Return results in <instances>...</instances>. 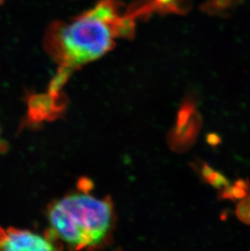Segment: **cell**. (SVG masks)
I'll list each match as a JSON object with an SVG mask.
<instances>
[{
    "instance_id": "6da1fadb",
    "label": "cell",
    "mask_w": 250,
    "mask_h": 251,
    "mask_svg": "<svg viewBox=\"0 0 250 251\" xmlns=\"http://www.w3.org/2000/svg\"><path fill=\"white\" fill-rule=\"evenodd\" d=\"M154 10L150 0H140L126 8L120 0H100L73 19L53 22L43 38L46 51L59 66L49 92H61L74 72L103 56L119 39L131 38L137 20Z\"/></svg>"
},
{
    "instance_id": "7a4b0ae2",
    "label": "cell",
    "mask_w": 250,
    "mask_h": 251,
    "mask_svg": "<svg viewBox=\"0 0 250 251\" xmlns=\"http://www.w3.org/2000/svg\"><path fill=\"white\" fill-rule=\"evenodd\" d=\"M51 232L76 249L95 247L111 229L112 206L106 199L88 194H72L54 201L48 208Z\"/></svg>"
},
{
    "instance_id": "3957f363",
    "label": "cell",
    "mask_w": 250,
    "mask_h": 251,
    "mask_svg": "<svg viewBox=\"0 0 250 251\" xmlns=\"http://www.w3.org/2000/svg\"><path fill=\"white\" fill-rule=\"evenodd\" d=\"M0 251H59L50 234L0 227Z\"/></svg>"
},
{
    "instance_id": "277c9868",
    "label": "cell",
    "mask_w": 250,
    "mask_h": 251,
    "mask_svg": "<svg viewBox=\"0 0 250 251\" xmlns=\"http://www.w3.org/2000/svg\"><path fill=\"white\" fill-rule=\"evenodd\" d=\"M28 112L26 123L35 126L44 121L54 120L64 109V97L62 95L48 94L33 95L28 98Z\"/></svg>"
},
{
    "instance_id": "5b68a950",
    "label": "cell",
    "mask_w": 250,
    "mask_h": 251,
    "mask_svg": "<svg viewBox=\"0 0 250 251\" xmlns=\"http://www.w3.org/2000/svg\"><path fill=\"white\" fill-rule=\"evenodd\" d=\"M159 12H184L189 8V0H152Z\"/></svg>"
},
{
    "instance_id": "8992f818",
    "label": "cell",
    "mask_w": 250,
    "mask_h": 251,
    "mask_svg": "<svg viewBox=\"0 0 250 251\" xmlns=\"http://www.w3.org/2000/svg\"><path fill=\"white\" fill-rule=\"evenodd\" d=\"M236 215L239 221L250 226V195L237 203Z\"/></svg>"
},
{
    "instance_id": "52a82bcc",
    "label": "cell",
    "mask_w": 250,
    "mask_h": 251,
    "mask_svg": "<svg viewBox=\"0 0 250 251\" xmlns=\"http://www.w3.org/2000/svg\"><path fill=\"white\" fill-rule=\"evenodd\" d=\"M239 0H209L205 7L211 11L215 10H223L229 7V5L236 2Z\"/></svg>"
},
{
    "instance_id": "ba28073f",
    "label": "cell",
    "mask_w": 250,
    "mask_h": 251,
    "mask_svg": "<svg viewBox=\"0 0 250 251\" xmlns=\"http://www.w3.org/2000/svg\"><path fill=\"white\" fill-rule=\"evenodd\" d=\"M219 199L236 201V199H234L233 195H232V185H228L220 190V194H219Z\"/></svg>"
},
{
    "instance_id": "9c48e42d",
    "label": "cell",
    "mask_w": 250,
    "mask_h": 251,
    "mask_svg": "<svg viewBox=\"0 0 250 251\" xmlns=\"http://www.w3.org/2000/svg\"><path fill=\"white\" fill-rule=\"evenodd\" d=\"M232 195H233L234 199H236V201H237V200L245 199L250 194H249L248 190L233 185H232Z\"/></svg>"
},
{
    "instance_id": "30bf717a",
    "label": "cell",
    "mask_w": 250,
    "mask_h": 251,
    "mask_svg": "<svg viewBox=\"0 0 250 251\" xmlns=\"http://www.w3.org/2000/svg\"><path fill=\"white\" fill-rule=\"evenodd\" d=\"M234 185L242 188V189H245V190H248V191L250 190V181H249L248 179L245 180V179H242V178H239V179H237L235 181Z\"/></svg>"
},
{
    "instance_id": "8fae6325",
    "label": "cell",
    "mask_w": 250,
    "mask_h": 251,
    "mask_svg": "<svg viewBox=\"0 0 250 251\" xmlns=\"http://www.w3.org/2000/svg\"><path fill=\"white\" fill-rule=\"evenodd\" d=\"M4 149V143L2 142V138H1V133H0V151Z\"/></svg>"
},
{
    "instance_id": "7c38bea8",
    "label": "cell",
    "mask_w": 250,
    "mask_h": 251,
    "mask_svg": "<svg viewBox=\"0 0 250 251\" xmlns=\"http://www.w3.org/2000/svg\"><path fill=\"white\" fill-rule=\"evenodd\" d=\"M2 2H3V0H0V4H1Z\"/></svg>"
}]
</instances>
